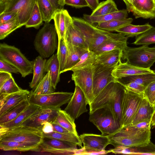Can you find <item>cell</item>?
<instances>
[{"instance_id": "c3c4849f", "label": "cell", "mask_w": 155, "mask_h": 155, "mask_svg": "<svg viewBox=\"0 0 155 155\" xmlns=\"http://www.w3.org/2000/svg\"><path fill=\"white\" fill-rule=\"evenodd\" d=\"M144 96L154 106L155 105V81L151 83L146 87Z\"/></svg>"}, {"instance_id": "6da1fadb", "label": "cell", "mask_w": 155, "mask_h": 155, "mask_svg": "<svg viewBox=\"0 0 155 155\" xmlns=\"http://www.w3.org/2000/svg\"><path fill=\"white\" fill-rule=\"evenodd\" d=\"M125 90V87L118 81L110 83L89 104V114L104 106L108 105L112 110L121 128L122 107Z\"/></svg>"}, {"instance_id": "836d02e7", "label": "cell", "mask_w": 155, "mask_h": 155, "mask_svg": "<svg viewBox=\"0 0 155 155\" xmlns=\"http://www.w3.org/2000/svg\"><path fill=\"white\" fill-rule=\"evenodd\" d=\"M57 115L54 121L68 130L70 133L79 136L76 130L74 120L64 110L57 111Z\"/></svg>"}, {"instance_id": "003e7915", "label": "cell", "mask_w": 155, "mask_h": 155, "mask_svg": "<svg viewBox=\"0 0 155 155\" xmlns=\"http://www.w3.org/2000/svg\"><path fill=\"white\" fill-rule=\"evenodd\" d=\"M123 1H124V0H123Z\"/></svg>"}, {"instance_id": "03108f58", "label": "cell", "mask_w": 155, "mask_h": 155, "mask_svg": "<svg viewBox=\"0 0 155 155\" xmlns=\"http://www.w3.org/2000/svg\"></svg>"}, {"instance_id": "db71d44e", "label": "cell", "mask_w": 155, "mask_h": 155, "mask_svg": "<svg viewBox=\"0 0 155 155\" xmlns=\"http://www.w3.org/2000/svg\"><path fill=\"white\" fill-rule=\"evenodd\" d=\"M110 153V152L109 150L100 152L87 151L83 147L81 149H78L76 151L75 155H102Z\"/></svg>"}, {"instance_id": "74e56055", "label": "cell", "mask_w": 155, "mask_h": 155, "mask_svg": "<svg viewBox=\"0 0 155 155\" xmlns=\"http://www.w3.org/2000/svg\"><path fill=\"white\" fill-rule=\"evenodd\" d=\"M44 137L54 138L60 140L70 142L76 144L81 148L82 143L79 136L71 133H60L52 131L48 133H43Z\"/></svg>"}, {"instance_id": "ba28073f", "label": "cell", "mask_w": 155, "mask_h": 155, "mask_svg": "<svg viewBox=\"0 0 155 155\" xmlns=\"http://www.w3.org/2000/svg\"><path fill=\"white\" fill-rule=\"evenodd\" d=\"M122 58L129 64L145 69H150L155 62V47L143 45L138 48L128 47L123 51Z\"/></svg>"}, {"instance_id": "e575fe53", "label": "cell", "mask_w": 155, "mask_h": 155, "mask_svg": "<svg viewBox=\"0 0 155 155\" xmlns=\"http://www.w3.org/2000/svg\"><path fill=\"white\" fill-rule=\"evenodd\" d=\"M29 104L27 98L8 110L0 116V124H5L14 119Z\"/></svg>"}, {"instance_id": "7402d4cb", "label": "cell", "mask_w": 155, "mask_h": 155, "mask_svg": "<svg viewBox=\"0 0 155 155\" xmlns=\"http://www.w3.org/2000/svg\"><path fill=\"white\" fill-rule=\"evenodd\" d=\"M123 55V51L120 49L104 52L97 55L94 64L108 68H114L117 65Z\"/></svg>"}, {"instance_id": "7bdbcfd3", "label": "cell", "mask_w": 155, "mask_h": 155, "mask_svg": "<svg viewBox=\"0 0 155 155\" xmlns=\"http://www.w3.org/2000/svg\"><path fill=\"white\" fill-rule=\"evenodd\" d=\"M43 21L37 1L35 4L30 17L25 26L27 28H34L38 29L42 25Z\"/></svg>"}, {"instance_id": "680465c9", "label": "cell", "mask_w": 155, "mask_h": 155, "mask_svg": "<svg viewBox=\"0 0 155 155\" xmlns=\"http://www.w3.org/2000/svg\"><path fill=\"white\" fill-rule=\"evenodd\" d=\"M87 2L88 7L93 11L94 10L99 4V0H86Z\"/></svg>"}, {"instance_id": "ffe728a7", "label": "cell", "mask_w": 155, "mask_h": 155, "mask_svg": "<svg viewBox=\"0 0 155 155\" xmlns=\"http://www.w3.org/2000/svg\"><path fill=\"white\" fill-rule=\"evenodd\" d=\"M153 71L150 69L140 68L128 63H122L121 60L113 69L112 74L118 80L123 78L140 74L151 73Z\"/></svg>"}, {"instance_id": "e7e4bbea", "label": "cell", "mask_w": 155, "mask_h": 155, "mask_svg": "<svg viewBox=\"0 0 155 155\" xmlns=\"http://www.w3.org/2000/svg\"><path fill=\"white\" fill-rule=\"evenodd\" d=\"M153 107H154V109L155 111V105H154V106Z\"/></svg>"}, {"instance_id": "4316f807", "label": "cell", "mask_w": 155, "mask_h": 155, "mask_svg": "<svg viewBox=\"0 0 155 155\" xmlns=\"http://www.w3.org/2000/svg\"><path fill=\"white\" fill-rule=\"evenodd\" d=\"M127 38L125 36L122 38L109 40L101 44L93 51L97 55L106 51L117 49L121 50L123 51L128 47L127 44Z\"/></svg>"}, {"instance_id": "f1b7e54d", "label": "cell", "mask_w": 155, "mask_h": 155, "mask_svg": "<svg viewBox=\"0 0 155 155\" xmlns=\"http://www.w3.org/2000/svg\"><path fill=\"white\" fill-rule=\"evenodd\" d=\"M128 11L127 9L118 10L111 13L104 15L93 16L86 14L83 15V18L92 24L107 21L114 19H124L127 18Z\"/></svg>"}, {"instance_id": "30bf717a", "label": "cell", "mask_w": 155, "mask_h": 155, "mask_svg": "<svg viewBox=\"0 0 155 155\" xmlns=\"http://www.w3.org/2000/svg\"><path fill=\"white\" fill-rule=\"evenodd\" d=\"M38 0H0V14L10 12H16L22 26L28 20L35 4Z\"/></svg>"}, {"instance_id": "6f0895ef", "label": "cell", "mask_w": 155, "mask_h": 155, "mask_svg": "<svg viewBox=\"0 0 155 155\" xmlns=\"http://www.w3.org/2000/svg\"><path fill=\"white\" fill-rule=\"evenodd\" d=\"M42 130L44 133H48L53 131L51 123L48 122L44 123L42 127Z\"/></svg>"}, {"instance_id": "f546056e", "label": "cell", "mask_w": 155, "mask_h": 155, "mask_svg": "<svg viewBox=\"0 0 155 155\" xmlns=\"http://www.w3.org/2000/svg\"><path fill=\"white\" fill-rule=\"evenodd\" d=\"M47 60L41 56L36 57L33 61V77L29 86L34 89L45 75Z\"/></svg>"}, {"instance_id": "cb8c5ba5", "label": "cell", "mask_w": 155, "mask_h": 155, "mask_svg": "<svg viewBox=\"0 0 155 155\" xmlns=\"http://www.w3.org/2000/svg\"><path fill=\"white\" fill-rule=\"evenodd\" d=\"M154 112V107L144 97L130 125L151 121Z\"/></svg>"}, {"instance_id": "11a10c76", "label": "cell", "mask_w": 155, "mask_h": 155, "mask_svg": "<svg viewBox=\"0 0 155 155\" xmlns=\"http://www.w3.org/2000/svg\"><path fill=\"white\" fill-rule=\"evenodd\" d=\"M50 123H51L52 125L53 131L60 133L69 132L68 130L54 121Z\"/></svg>"}, {"instance_id": "83f0119b", "label": "cell", "mask_w": 155, "mask_h": 155, "mask_svg": "<svg viewBox=\"0 0 155 155\" xmlns=\"http://www.w3.org/2000/svg\"><path fill=\"white\" fill-rule=\"evenodd\" d=\"M39 144L11 141H0V149L4 151L16 150L19 151H36Z\"/></svg>"}, {"instance_id": "be15d7a7", "label": "cell", "mask_w": 155, "mask_h": 155, "mask_svg": "<svg viewBox=\"0 0 155 155\" xmlns=\"http://www.w3.org/2000/svg\"><path fill=\"white\" fill-rule=\"evenodd\" d=\"M123 1L126 5L131 3L133 2V0H124Z\"/></svg>"}, {"instance_id": "484cf974", "label": "cell", "mask_w": 155, "mask_h": 155, "mask_svg": "<svg viewBox=\"0 0 155 155\" xmlns=\"http://www.w3.org/2000/svg\"><path fill=\"white\" fill-rule=\"evenodd\" d=\"M109 150L110 153L115 154L155 155V145L151 142L145 146L119 147Z\"/></svg>"}, {"instance_id": "6125c7cd", "label": "cell", "mask_w": 155, "mask_h": 155, "mask_svg": "<svg viewBox=\"0 0 155 155\" xmlns=\"http://www.w3.org/2000/svg\"><path fill=\"white\" fill-rule=\"evenodd\" d=\"M59 4L62 8L65 5L64 4V0H59Z\"/></svg>"}, {"instance_id": "7c38bea8", "label": "cell", "mask_w": 155, "mask_h": 155, "mask_svg": "<svg viewBox=\"0 0 155 155\" xmlns=\"http://www.w3.org/2000/svg\"><path fill=\"white\" fill-rule=\"evenodd\" d=\"M77 144L69 142L45 137L36 152H45L55 154L75 155Z\"/></svg>"}, {"instance_id": "1f68e13d", "label": "cell", "mask_w": 155, "mask_h": 155, "mask_svg": "<svg viewBox=\"0 0 155 155\" xmlns=\"http://www.w3.org/2000/svg\"><path fill=\"white\" fill-rule=\"evenodd\" d=\"M46 72L49 71L52 85L55 90L60 81V65L57 53L53 54L46 61L45 66Z\"/></svg>"}, {"instance_id": "e0dca14e", "label": "cell", "mask_w": 155, "mask_h": 155, "mask_svg": "<svg viewBox=\"0 0 155 155\" xmlns=\"http://www.w3.org/2000/svg\"><path fill=\"white\" fill-rule=\"evenodd\" d=\"M61 109H53L39 107L38 109L21 125L40 128L46 122L54 121L57 111Z\"/></svg>"}, {"instance_id": "d4e9b609", "label": "cell", "mask_w": 155, "mask_h": 155, "mask_svg": "<svg viewBox=\"0 0 155 155\" xmlns=\"http://www.w3.org/2000/svg\"><path fill=\"white\" fill-rule=\"evenodd\" d=\"M65 42L67 48V57L63 73L69 71L79 61L81 56L89 50Z\"/></svg>"}, {"instance_id": "816d5d0a", "label": "cell", "mask_w": 155, "mask_h": 155, "mask_svg": "<svg viewBox=\"0 0 155 155\" xmlns=\"http://www.w3.org/2000/svg\"><path fill=\"white\" fill-rule=\"evenodd\" d=\"M64 4L76 8L88 7L86 0H64Z\"/></svg>"}, {"instance_id": "d6986e66", "label": "cell", "mask_w": 155, "mask_h": 155, "mask_svg": "<svg viewBox=\"0 0 155 155\" xmlns=\"http://www.w3.org/2000/svg\"><path fill=\"white\" fill-rule=\"evenodd\" d=\"M64 39L65 41L89 50L88 44L83 35L74 24L71 16L67 21Z\"/></svg>"}, {"instance_id": "8d00e7d4", "label": "cell", "mask_w": 155, "mask_h": 155, "mask_svg": "<svg viewBox=\"0 0 155 155\" xmlns=\"http://www.w3.org/2000/svg\"><path fill=\"white\" fill-rule=\"evenodd\" d=\"M133 19L132 18L124 19H114L97 23V28L109 31H116V30L126 25L131 24Z\"/></svg>"}, {"instance_id": "8992f818", "label": "cell", "mask_w": 155, "mask_h": 155, "mask_svg": "<svg viewBox=\"0 0 155 155\" xmlns=\"http://www.w3.org/2000/svg\"><path fill=\"white\" fill-rule=\"evenodd\" d=\"M0 141H11L39 144L45 137L41 129L20 125L0 133Z\"/></svg>"}, {"instance_id": "f907efd6", "label": "cell", "mask_w": 155, "mask_h": 155, "mask_svg": "<svg viewBox=\"0 0 155 155\" xmlns=\"http://www.w3.org/2000/svg\"><path fill=\"white\" fill-rule=\"evenodd\" d=\"M0 71L18 74L19 72L16 68L7 63L0 59Z\"/></svg>"}, {"instance_id": "d6a6232c", "label": "cell", "mask_w": 155, "mask_h": 155, "mask_svg": "<svg viewBox=\"0 0 155 155\" xmlns=\"http://www.w3.org/2000/svg\"><path fill=\"white\" fill-rule=\"evenodd\" d=\"M117 80L123 86L129 83L134 82L146 87L151 83L155 81V71L128 76Z\"/></svg>"}, {"instance_id": "5b68a950", "label": "cell", "mask_w": 155, "mask_h": 155, "mask_svg": "<svg viewBox=\"0 0 155 155\" xmlns=\"http://www.w3.org/2000/svg\"><path fill=\"white\" fill-rule=\"evenodd\" d=\"M0 59L18 69L22 77L33 72V61H29L19 49L14 46L0 43Z\"/></svg>"}, {"instance_id": "277c9868", "label": "cell", "mask_w": 155, "mask_h": 155, "mask_svg": "<svg viewBox=\"0 0 155 155\" xmlns=\"http://www.w3.org/2000/svg\"><path fill=\"white\" fill-rule=\"evenodd\" d=\"M57 31L54 24L45 22L37 33L34 41L36 51L43 58L52 56L58 48Z\"/></svg>"}, {"instance_id": "91938a15", "label": "cell", "mask_w": 155, "mask_h": 155, "mask_svg": "<svg viewBox=\"0 0 155 155\" xmlns=\"http://www.w3.org/2000/svg\"><path fill=\"white\" fill-rule=\"evenodd\" d=\"M56 10L61 8L60 5L59 0H48Z\"/></svg>"}, {"instance_id": "4fadbf2b", "label": "cell", "mask_w": 155, "mask_h": 155, "mask_svg": "<svg viewBox=\"0 0 155 155\" xmlns=\"http://www.w3.org/2000/svg\"><path fill=\"white\" fill-rule=\"evenodd\" d=\"M92 65L73 71L71 77L75 86H78L82 91L88 104L94 98L92 88Z\"/></svg>"}, {"instance_id": "9f6ffc18", "label": "cell", "mask_w": 155, "mask_h": 155, "mask_svg": "<svg viewBox=\"0 0 155 155\" xmlns=\"http://www.w3.org/2000/svg\"><path fill=\"white\" fill-rule=\"evenodd\" d=\"M12 76L11 73L0 71V86Z\"/></svg>"}, {"instance_id": "f6af8a7d", "label": "cell", "mask_w": 155, "mask_h": 155, "mask_svg": "<svg viewBox=\"0 0 155 155\" xmlns=\"http://www.w3.org/2000/svg\"><path fill=\"white\" fill-rule=\"evenodd\" d=\"M21 27L17 16L10 21L0 24V39H4L14 31Z\"/></svg>"}, {"instance_id": "9a60e30c", "label": "cell", "mask_w": 155, "mask_h": 155, "mask_svg": "<svg viewBox=\"0 0 155 155\" xmlns=\"http://www.w3.org/2000/svg\"><path fill=\"white\" fill-rule=\"evenodd\" d=\"M87 104L82 91L78 86H75L74 94L64 110L75 120L87 111L86 108Z\"/></svg>"}, {"instance_id": "8fae6325", "label": "cell", "mask_w": 155, "mask_h": 155, "mask_svg": "<svg viewBox=\"0 0 155 155\" xmlns=\"http://www.w3.org/2000/svg\"><path fill=\"white\" fill-rule=\"evenodd\" d=\"M144 94H140L126 88L121 110V128L130 125L141 101Z\"/></svg>"}, {"instance_id": "ac0fdd59", "label": "cell", "mask_w": 155, "mask_h": 155, "mask_svg": "<svg viewBox=\"0 0 155 155\" xmlns=\"http://www.w3.org/2000/svg\"><path fill=\"white\" fill-rule=\"evenodd\" d=\"M79 137L83 144V147L87 151L96 152L104 151L106 147L110 144L109 135L83 134Z\"/></svg>"}, {"instance_id": "94428289", "label": "cell", "mask_w": 155, "mask_h": 155, "mask_svg": "<svg viewBox=\"0 0 155 155\" xmlns=\"http://www.w3.org/2000/svg\"><path fill=\"white\" fill-rule=\"evenodd\" d=\"M151 123V125L155 128V111L152 117Z\"/></svg>"}, {"instance_id": "3957f363", "label": "cell", "mask_w": 155, "mask_h": 155, "mask_svg": "<svg viewBox=\"0 0 155 155\" xmlns=\"http://www.w3.org/2000/svg\"><path fill=\"white\" fill-rule=\"evenodd\" d=\"M72 18L74 24L83 35L90 51H93L101 44L108 41L125 36L120 33H113L99 28L84 18Z\"/></svg>"}, {"instance_id": "ee69618b", "label": "cell", "mask_w": 155, "mask_h": 155, "mask_svg": "<svg viewBox=\"0 0 155 155\" xmlns=\"http://www.w3.org/2000/svg\"><path fill=\"white\" fill-rule=\"evenodd\" d=\"M155 43V27H153L146 31L136 37L133 44L136 45H148Z\"/></svg>"}, {"instance_id": "4dcf8cb0", "label": "cell", "mask_w": 155, "mask_h": 155, "mask_svg": "<svg viewBox=\"0 0 155 155\" xmlns=\"http://www.w3.org/2000/svg\"><path fill=\"white\" fill-rule=\"evenodd\" d=\"M70 15L68 11L63 8L57 9L53 17L58 40L64 39L67 21Z\"/></svg>"}, {"instance_id": "603a6c76", "label": "cell", "mask_w": 155, "mask_h": 155, "mask_svg": "<svg viewBox=\"0 0 155 155\" xmlns=\"http://www.w3.org/2000/svg\"><path fill=\"white\" fill-rule=\"evenodd\" d=\"M38 106L30 104L13 120L8 122L0 124V133L21 125L32 115L39 108Z\"/></svg>"}, {"instance_id": "60d3db41", "label": "cell", "mask_w": 155, "mask_h": 155, "mask_svg": "<svg viewBox=\"0 0 155 155\" xmlns=\"http://www.w3.org/2000/svg\"><path fill=\"white\" fill-rule=\"evenodd\" d=\"M38 3L43 21L50 22L57 10L48 0H38Z\"/></svg>"}, {"instance_id": "bcb514c9", "label": "cell", "mask_w": 155, "mask_h": 155, "mask_svg": "<svg viewBox=\"0 0 155 155\" xmlns=\"http://www.w3.org/2000/svg\"><path fill=\"white\" fill-rule=\"evenodd\" d=\"M22 89L18 85L12 76L0 86V98L7 95L20 91Z\"/></svg>"}, {"instance_id": "7dc6e473", "label": "cell", "mask_w": 155, "mask_h": 155, "mask_svg": "<svg viewBox=\"0 0 155 155\" xmlns=\"http://www.w3.org/2000/svg\"><path fill=\"white\" fill-rule=\"evenodd\" d=\"M57 54L60 65V73L61 74L63 73L64 70L67 57V48L63 38L58 40Z\"/></svg>"}, {"instance_id": "d590c367", "label": "cell", "mask_w": 155, "mask_h": 155, "mask_svg": "<svg viewBox=\"0 0 155 155\" xmlns=\"http://www.w3.org/2000/svg\"><path fill=\"white\" fill-rule=\"evenodd\" d=\"M153 26L147 23L142 25H134L131 24L126 25L116 31L127 38L137 36L146 31Z\"/></svg>"}, {"instance_id": "2e32d148", "label": "cell", "mask_w": 155, "mask_h": 155, "mask_svg": "<svg viewBox=\"0 0 155 155\" xmlns=\"http://www.w3.org/2000/svg\"><path fill=\"white\" fill-rule=\"evenodd\" d=\"M128 12H131L135 18H155V0H133L126 5Z\"/></svg>"}, {"instance_id": "f5cc1de1", "label": "cell", "mask_w": 155, "mask_h": 155, "mask_svg": "<svg viewBox=\"0 0 155 155\" xmlns=\"http://www.w3.org/2000/svg\"><path fill=\"white\" fill-rule=\"evenodd\" d=\"M17 16V13L14 12H10L0 14V25L10 21Z\"/></svg>"}, {"instance_id": "ab89813d", "label": "cell", "mask_w": 155, "mask_h": 155, "mask_svg": "<svg viewBox=\"0 0 155 155\" xmlns=\"http://www.w3.org/2000/svg\"><path fill=\"white\" fill-rule=\"evenodd\" d=\"M118 10L116 4L113 0H107L99 3L91 15L93 16L102 15Z\"/></svg>"}, {"instance_id": "7a4b0ae2", "label": "cell", "mask_w": 155, "mask_h": 155, "mask_svg": "<svg viewBox=\"0 0 155 155\" xmlns=\"http://www.w3.org/2000/svg\"><path fill=\"white\" fill-rule=\"evenodd\" d=\"M150 128H143L135 125L123 127L109 135L110 144L114 148L143 146L151 142Z\"/></svg>"}, {"instance_id": "681fc988", "label": "cell", "mask_w": 155, "mask_h": 155, "mask_svg": "<svg viewBox=\"0 0 155 155\" xmlns=\"http://www.w3.org/2000/svg\"><path fill=\"white\" fill-rule=\"evenodd\" d=\"M124 86L125 88L136 93L144 94L146 87L134 82L129 83Z\"/></svg>"}, {"instance_id": "52a82bcc", "label": "cell", "mask_w": 155, "mask_h": 155, "mask_svg": "<svg viewBox=\"0 0 155 155\" xmlns=\"http://www.w3.org/2000/svg\"><path fill=\"white\" fill-rule=\"evenodd\" d=\"M89 120L101 132L108 136L114 134L121 128L111 108L108 105L99 108L89 114Z\"/></svg>"}, {"instance_id": "f35d334b", "label": "cell", "mask_w": 155, "mask_h": 155, "mask_svg": "<svg viewBox=\"0 0 155 155\" xmlns=\"http://www.w3.org/2000/svg\"><path fill=\"white\" fill-rule=\"evenodd\" d=\"M32 91L35 94L42 95L53 93L55 89L51 82L50 73L47 72L44 78Z\"/></svg>"}, {"instance_id": "9c48e42d", "label": "cell", "mask_w": 155, "mask_h": 155, "mask_svg": "<svg viewBox=\"0 0 155 155\" xmlns=\"http://www.w3.org/2000/svg\"><path fill=\"white\" fill-rule=\"evenodd\" d=\"M74 93L56 92L42 95L35 94L31 91L27 99L30 104L40 107L61 109L60 107L69 102Z\"/></svg>"}, {"instance_id": "b9f144b4", "label": "cell", "mask_w": 155, "mask_h": 155, "mask_svg": "<svg viewBox=\"0 0 155 155\" xmlns=\"http://www.w3.org/2000/svg\"><path fill=\"white\" fill-rule=\"evenodd\" d=\"M97 56L93 51H87L81 56L79 61L69 71H74L92 65L94 63Z\"/></svg>"}, {"instance_id": "44dd1931", "label": "cell", "mask_w": 155, "mask_h": 155, "mask_svg": "<svg viewBox=\"0 0 155 155\" xmlns=\"http://www.w3.org/2000/svg\"><path fill=\"white\" fill-rule=\"evenodd\" d=\"M30 92L27 90L22 89L0 98V116L27 98Z\"/></svg>"}, {"instance_id": "5bb4252c", "label": "cell", "mask_w": 155, "mask_h": 155, "mask_svg": "<svg viewBox=\"0 0 155 155\" xmlns=\"http://www.w3.org/2000/svg\"><path fill=\"white\" fill-rule=\"evenodd\" d=\"M92 67V88L94 98L109 83L117 81L118 80L112 74L114 68L105 67L95 64H93Z\"/></svg>"}]
</instances>
